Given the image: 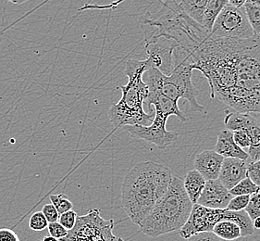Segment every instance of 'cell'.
<instances>
[{"instance_id": "cell-15", "label": "cell", "mask_w": 260, "mask_h": 241, "mask_svg": "<svg viewBox=\"0 0 260 241\" xmlns=\"http://www.w3.org/2000/svg\"><path fill=\"white\" fill-rule=\"evenodd\" d=\"M215 152L223 158H235L248 161V153L235 143L234 133L228 129H222L218 134V140L215 146Z\"/></svg>"}, {"instance_id": "cell-17", "label": "cell", "mask_w": 260, "mask_h": 241, "mask_svg": "<svg viewBox=\"0 0 260 241\" xmlns=\"http://www.w3.org/2000/svg\"><path fill=\"white\" fill-rule=\"evenodd\" d=\"M243 131L246 132L250 138V146L247 152L249 159L247 162H256L260 160V120L251 114Z\"/></svg>"}, {"instance_id": "cell-39", "label": "cell", "mask_w": 260, "mask_h": 241, "mask_svg": "<svg viewBox=\"0 0 260 241\" xmlns=\"http://www.w3.org/2000/svg\"><path fill=\"white\" fill-rule=\"evenodd\" d=\"M245 2H248L254 5L260 6V0H245Z\"/></svg>"}, {"instance_id": "cell-21", "label": "cell", "mask_w": 260, "mask_h": 241, "mask_svg": "<svg viewBox=\"0 0 260 241\" xmlns=\"http://www.w3.org/2000/svg\"><path fill=\"white\" fill-rule=\"evenodd\" d=\"M214 234L223 240L233 241L241 237V229L234 222L222 220L214 226Z\"/></svg>"}, {"instance_id": "cell-24", "label": "cell", "mask_w": 260, "mask_h": 241, "mask_svg": "<svg viewBox=\"0 0 260 241\" xmlns=\"http://www.w3.org/2000/svg\"><path fill=\"white\" fill-rule=\"evenodd\" d=\"M50 201L55 208L57 209L58 215H62L64 213L68 212V210H73V202L68 199L67 195L63 194H55L51 195L49 197Z\"/></svg>"}, {"instance_id": "cell-5", "label": "cell", "mask_w": 260, "mask_h": 241, "mask_svg": "<svg viewBox=\"0 0 260 241\" xmlns=\"http://www.w3.org/2000/svg\"><path fill=\"white\" fill-rule=\"evenodd\" d=\"M192 205L182 179L173 176L166 193L156 201L141 224L140 230L150 237L179 231L187 222Z\"/></svg>"}, {"instance_id": "cell-31", "label": "cell", "mask_w": 260, "mask_h": 241, "mask_svg": "<svg viewBox=\"0 0 260 241\" xmlns=\"http://www.w3.org/2000/svg\"><path fill=\"white\" fill-rule=\"evenodd\" d=\"M233 133H234V141L241 148L244 149L245 147H249L250 138L246 132L243 131V130H237Z\"/></svg>"}, {"instance_id": "cell-9", "label": "cell", "mask_w": 260, "mask_h": 241, "mask_svg": "<svg viewBox=\"0 0 260 241\" xmlns=\"http://www.w3.org/2000/svg\"><path fill=\"white\" fill-rule=\"evenodd\" d=\"M168 116L155 112L154 120L149 126H125L124 129L131 136L137 139L156 145L160 149H164L172 145L179 136L177 133L167 130Z\"/></svg>"}, {"instance_id": "cell-16", "label": "cell", "mask_w": 260, "mask_h": 241, "mask_svg": "<svg viewBox=\"0 0 260 241\" xmlns=\"http://www.w3.org/2000/svg\"><path fill=\"white\" fill-rule=\"evenodd\" d=\"M144 104H146L148 108L151 106L154 105L155 107V112H160L165 115L170 117V116L174 115L178 117V119L181 120L182 123H186L187 118L184 115V113L182 110L179 109L178 102L173 101V100L167 98L166 96L162 95L161 93H158L156 95H148L147 99Z\"/></svg>"}, {"instance_id": "cell-12", "label": "cell", "mask_w": 260, "mask_h": 241, "mask_svg": "<svg viewBox=\"0 0 260 241\" xmlns=\"http://www.w3.org/2000/svg\"><path fill=\"white\" fill-rule=\"evenodd\" d=\"M233 197L229 189H226L219 179L208 180L197 203L209 209L223 210L227 209Z\"/></svg>"}, {"instance_id": "cell-33", "label": "cell", "mask_w": 260, "mask_h": 241, "mask_svg": "<svg viewBox=\"0 0 260 241\" xmlns=\"http://www.w3.org/2000/svg\"><path fill=\"white\" fill-rule=\"evenodd\" d=\"M187 241H221L213 232H201L189 237Z\"/></svg>"}, {"instance_id": "cell-4", "label": "cell", "mask_w": 260, "mask_h": 241, "mask_svg": "<svg viewBox=\"0 0 260 241\" xmlns=\"http://www.w3.org/2000/svg\"><path fill=\"white\" fill-rule=\"evenodd\" d=\"M151 65L146 58L144 61L130 59L126 63L124 74L128 77V83L121 85V99L108 110L110 123L115 128L133 126H149L155 111L146 113L144 103L148 97V88L143 80V75Z\"/></svg>"}, {"instance_id": "cell-11", "label": "cell", "mask_w": 260, "mask_h": 241, "mask_svg": "<svg viewBox=\"0 0 260 241\" xmlns=\"http://www.w3.org/2000/svg\"><path fill=\"white\" fill-rule=\"evenodd\" d=\"M224 214L225 209H209L196 203L192 205L187 222L178 233L182 238L188 239L201 232H212L214 226L224 220Z\"/></svg>"}, {"instance_id": "cell-28", "label": "cell", "mask_w": 260, "mask_h": 241, "mask_svg": "<svg viewBox=\"0 0 260 241\" xmlns=\"http://www.w3.org/2000/svg\"><path fill=\"white\" fill-rule=\"evenodd\" d=\"M250 196L244 195V196H234L233 199L230 200L229 204L227 206V210L233 212H239L244 210L249 202Z\"/></svg>"}, {"instance_id": "cell-25", "label": "cell", "mask_w": 260, "mask_h": 241, "mask_svg": "<svg viewBox=\"0 0 260 241\" xmlns=\"http://www.w3.org/2000/svg\"><path fill=\"white\" fill-rule=\"evenodd\" d=\"M245 210L252 221L260 217V192L250 196L249 202Z\"/></svg>"}, {"instance_id": "cell-3", "label": "cell", "mask_w": 260, "mask_h": 241, "mask_svg": "<svg viewBox=\"0 0 260 241\" xmlns=\"http://www.w3.org/2000/svg\"><path fill=\"white\" fill-rule=\"evenodd\" d=\"M145 40L169 37L176 40L180 48L190 51L208 37V33L181 10L176 0H165L155 14L146 12L140 18Z\"/></svg>"}, {"instance_id": "cell-35", "label": "cell", "mask_w": 260, "mask_h": 241, "mask_svg": "<svg viewBox=\"0 0 260 241\" xmlns=\"http://www.w3.org/2000/svg\"><path fill=\"white\" fill-rule=\"evenodd\" d=\"M230 5L234 6L235 8H242L244 7L245 0H228Z\"/></svg>"}, {"instance_id": "cell-34", "label": "cell", "mask_w": 260, "mask_h": 241, "mask_svg": "<svg viewBox=\"0 0 260 241\" xmlns=\"http://www.w3.org/2000/svg\"><path fill=\"white\" fill-rule=\"evenodd\" d=\"M0 241H20V238L12 229L0 228Z\"/></svg>"}, {"instance_id": "cell-14", "label": "cell", "mask_w": 260, "mask_h": 241, "mask_svg": "<svg viewBox=\"0 0 260 241\" xmlns=\"http://www.w3.org/2000/svg\"><path fill=\"white\" fill-rule=\"evenodd\" d=\"M224 158L215 150H204L198 154L194 161V170L202 174L206 181L219 178Z\"/></svg>"}, {"instance_id": "cell-10", "label": "cell", "mask_w": 260, "mask_h": 241, "mask_svg": "<svg viewBox=\"0 0 260 241\" xmlns=\"http://www.w3.org/2000/svg\"><path fill=\"white\" fill-rule=\"evenodd\" d=\"M179 43L169 37H158L146 41L147 59L151 67L158 69L162 74L170 75L174 69V51Z\"/></svg>"}, {"instance_id": "cell-37", "label": "cell", "mask_w": 260, "mask_h": 241, "mask_svg": "<svg viewBox=\"0 0 260 241\" xmlns=\"http://www.w3.org/2000/svg\"><path fill=\"white\" fill-rule=\"evenodd\" d=\"M9 2H11L12 4H18V5H21V4H23V3H25L27 1H29V0H8Z\"/></svg>"}, {"instance_id": "cell-26", "label": "cell", "mask_w": 260, "mask_h": 241, "mask_svg": "<svg viewBox=\"0 0 260 241\" xmlns=\"http://www.w3.org/2000/svg\"><path fill=\"white\" fill-rule=\"evenodd\" d=\"M48 222L42 212H37L31 215L29 220V227L31 230L43 231L47 228Z\"/></svg>"}, {"instance_id": "cell-32", "label": "cell", "mask_w": 260, "mask_h": 241, "mask_svg": "<svg viewBox=\"0 0 260 241\" xmlns=\"http://www.w3.org/2000/svg\"><path fill=\"white\" fill-rule=\"evenodd\" d=\"M41 212L43 213V215H45V217L47 218L48 223H54V222L58 221L59 215H58L57 209L55 208V206L52 203L45 205L43 207Z\"/></svg>"}, {"instance_id": "cell-7", "label": "cell", "mask_w": 260, "mask_h": 241, "mask_svg": "<svg viewBox=\"0 0 260 241\" xmlns=\"http://www.w3.org/2000/svg\"><path fill=\"white\" fill-rule=\"evenodd\" d=\"M208 37L224 39H247L254 37L244 7L226 6L217 17Z\"/></svg>"}, {"instance_id": "cell-27", "label": "cell", "mask_w": 260, "mask_h": 241, "mask_svg": "<svg viewBox=\"0 0 260 241\" xmlns=\"http://www.w3.org/2000/svg\"><path fill=\"white\" fill-rule=\"evenodd\" d=\"M77 218H78V215L75 210H71L64 213L62 215H59L58 217V223L61 225V226L67 229V230H72L76 222H77Z\"/></svg>"}, {"instance_id": "cell-2", "label": "cell", "mask_w": 260, "mask_h": 241, "mask_svg": "<svg viewBox=\"0 0 260 241\" xmlns=\"http://www.w3.org/2000/svg\"><path fill=\"white\" fill-rule=\"evenodd\" d=\"M172 177L170 168L152 161L137 163L126 174L121 185V204L134 224L141 226L166 193Z\"/></svg>"}, {"instance_id": "cell-13", "label": "cell", "mask_w": 260, "mask_h": 241, "mask_svg": "<svg viewBox=\"0 0 260 241\" xmlns=\"http://www.w3.org/2000/svg\"><path fill=\"white\" fill-rule=\"evenodd\" d=\"M248 162L235 159L224 158L219 172V180L227 189H232L247 175Z\"/></svg>"}, {"instance_id": "cell-38", "label": "cell", "mask_w": 260, "mask_h": 241, "mask_svg": "<svg viewBox=\"0 0 260 241\" xmlns=\"http://www.w3.org/2000/svg\"><path fill=\"white\" fill-rule=\"evenodd\" d=\"M41 241H60L59 239H57L55 237H53L51 236H44L43 239Z\"/></svg>"}, {"instance_id": "cell-6", "label": "cell", "mask_w": 260, "mask_h": 241, "mask_svg": "<svg viewBox=\"0 0 260 241\" xmlns=\"http://www.w3.org/2000/svg\"><path fill=\"white\" fill-rule=\"evenodd\" d=\"M114 224L113 219H104L99 209H92L78 216L74 227L60 241H124L113 234Z\"/></svg>"}, {"instance_id": "cell-1", "label": "cell", "mask_w": 260, "mask_h": 241, "mask_svg": "<svg viewBox=\"0 0 260 241\" xmlns=\"http://www.w3.org/2000/svg\"><path fill=\"white\" fill-rule=\"evenodd\" d=\"M185 51V50H184ZM185 57L208 80L211 99L238 112L260 113V37H206Z\"/></svg>"}, {"instance_id": "cell-18", "label": "cell", "mask_w": 260, "mask_h": 241, "mask_svg": "<svg viewBox=\"0 0 260 241\" xmlns=\"http://www.w3.org/2000/svg\"><path fill=\"white\" fill-rule=\"evenodd\" d=\"M206 182V179L197 170H191L185 174L184 180L182 181L183 188L192 204H196L198 202V199L205 188Z\"/></svg>"}, {"instance_id": "cell-29", "label": "cell", "mask_w": 260, "mask_h": 241, "mask_svg": "<svg viewBox=\"0 0 260 241\" xmlns=\"http://www.w3.org/2000/svg\"><path fill=\"white\" fill-rule=\"evenodd\" d=\"M47 229H48L49 236H53L59 240L62 239L63 237H65L68 234V230L65 229L58 222L49 223L47 226Z\"/></svg>"}, {"instance_id": "cell-8", "label": "cell", "mask_w": 260, "mask_h": 241, "mask_svg": "<svg viewBox=\"0 0 260 241\" xmlns=\"http://www.w3.org/2000/svg\"><path fill=\"white\" fill-rule=\"evenodd\" d=\"M174 69L172 74L168 76V80L172 83L181 95V98L187 100L190 110L201 112L205 110L203 106L198 101V91L192 84V64L187 58L173 56Z\"/></svg>"}, {"instance_id": "cell-30", "label": "cell", "mask_w": 260, "mask_h": 241, "mask_svg": "<svg viewBox=\"0 0 260 241\" xmlns=\"http://www.w3.org/2000/svg\"><path fill=\"white\" fill-rule=\"evenodd\" d=\"M247 175L254 183L260 188V160L253 163H248Z\"/></svg>"}, {"instance_id": "cell-22", "label": "cell", "mask_w": 260, "mask_h": 241, "mask_svg": "<svg viewBox=\"0 0 260 241\" xmlns=\"http://www.w3.org/2000/svg\"><path fill=\"white\" fill-rule=\"evenodd\" d=\"M244 9L254 37H260V6L245 2Z\"/></svg>"}, {"instance_id": "cell-23", "label": "cell", "mask_w": 260, "mask_h": 241, "mask_svg": "<svg viewBox=\"0 0 260 241\" xmlns=\"http://www.w3.org/2000/svg\"><path fill=\"white\" fill-rule=\"evenodd\" d=\"M260 192V188L256 186L251 179L247 176L237 184L233 189H230V193L233 196H244V195L255 194Z\"/></svg>"}, {"instance_id": "cell-20", "label": "cell", "mask_w": 260, "mask_h": 241, "mask_svg": "<svg viewBox=\"0 0 260 241\" xmlns=\"http://www.w3.org/2000/svg\"><path fill=\"white\" fill-rule=\"evenodd\" d=\"M208 0H181L179 6L186 15L203 26L204 11Z\"/></svg>"}, {"instance_id": "cell-19", "label": "cell", "mask_w": 260, "mask_h": 241, "mask_svg": "<svg viewBox=\"0 0 260 241\" xmlns=\"http://www.w3.org/2000/svg\"><path fill=\"white\" fill-rule=\"evenodd\" d=\"M228 4V0H208L203 16L204 29L208 34L211 31L217 17Z\"/></svg>"}, {"instance_id": "cell-36", "label": "cell", "mask_w": 260, "mask_h": 241, "mask_svg": "<svg viewBox=\"0 0 260 241\" xmlns=\"http://www.w3.org/2000/svg\"><path fill=\"white\" fill-rule=\"evenodd\" d=\"M252 222H253V226L255 229H260V217L255 218V220H253Z\"/></svg>"}]
</instances>
